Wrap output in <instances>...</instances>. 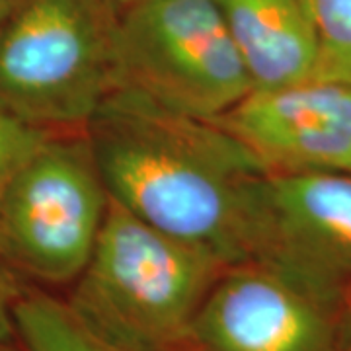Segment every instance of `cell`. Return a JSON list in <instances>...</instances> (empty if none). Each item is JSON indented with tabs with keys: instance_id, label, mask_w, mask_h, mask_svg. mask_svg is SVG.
Listing matches in <instances>:
<instances>
[{
	"instance_id": "52a82bcc",
	"label": "cell",
	"mask_w": 351,
	"mask_h": 351,
	"mask_svg": "<svg viewBox=\"0 0 351 351\" xmlns=\"http://www.w3.org/2000/svg\"><path fill=\"white\" fill-rule=\"evenodd\" d=\"M343 302L262 263L230 265L193 320L199 351H338Z\"/></svg>"
},
{
	"instance_id": "9a60e30c",
	"label": "cell",
	"mask_w": 351,
	"mask_h": 351,
	"mask_svg": "<svg viewBox=\"0 0 351 351\" xmlns=\"http://www.w3.org/2000/svg\"><path fill=\"white\" fill-rule=\"evenodd\" d=\"M24 0H0V25L4 24L10 16L14 14V10L22 4Z\"/></svg>"
},
{
	"instance_id": "8992f818",
	"label": "cell",
	"mask_w": 351,
	"mask_h": 351,
	"mask_svg": "<svg viewBox=\"0 0 351 351\" xmlns=\"http://www.w3.org/2000/svg\"><path fill=\"white\" fill-rule=\"evenodd\" d=\"M248 262L334 301L351 293V172H267L252 211Z\"/></svg>"
},
{
	"instance_id": "4fadbf2b",
	"label": "cell",
	"mask_w": 351,
	"mask_h": 351,
	"mask_svg": "<svg viewBox=\"0 0 351 351\" xmlns=\"http://www.w3.org/2000/svg\"><path fill=\"white\" fill-rule=\"evenodd\" d=\"M22 295V289L14 281L10 267L0 262V343H8L16 336L14 304Z\"/></svg>"
},
{
	"instance_id": "3957f363",
	"label": "cell",
	"mask_w": 351,
	"mask_h": 351,
	"mask_svg": "<svg viewBox=\"0 0 351 351\" xmlns=\"http://www.w3.org/2000/svg\"><path fill=\"white\" fill-rule=\"evenodd\" d=\"M110 0H24L0 25V104L49 133H82L115 88Z\"/></svg>"
},
{
	"instance_id": "5b68a950",
	"label": "cell",
	"mask_w": 351,
	"mask_h": 351,
	"mask_svg": "<svg viewBox=\"0 0 351 351\" xmlns=\"http://www.w3.org/2000/svg\"><path fill=\"white\" fill-rule=\"evenodd\" d=\"M108 209L110 191L86 131L55 133L0 203V262L43 283H75Z\"/></svg>"
},
{
	"instance_id": "2e32d148",
	"label": "cell",
	"mask_w": 351,
	"mask_h": 351,
	"mask_svg": "<svg viewBox=\"0 0 351 351\" xmlns=\"http://www.w3.org/2000/svg\"><path fill=\"white\" fill-rule=\"evenodd\" d=\"M110 2H112V4H113V8H115V10L119 12V10H121L123 6H127V4H131L133 0H110Z\"/></svg>"
},
{
	"instance_id": "7c38bea8",
	"label": "cell",
	"mask_w": 351,
	"mask_h": 351,
	"mask_svg": "<svg viewBox=\"0 0 351 351\" xmlns=\"http://www.w3.org/2000/svg\"><path fill=\"white\" fill-rule=\"evenodd\" d=\"M55 133L32 125L0 104V203L16 176Z\"/></svg>"
},
{
	"instance_id": "7a4b0ae2",
	"label": "cell",
	"mask_w": 351,
	"mask_h": 351,
	"mask_svg": "<svg viewBox=\"0 0 351 351\" xmlns=\"http://www.w3.org/2000/svg\"><path fill=\"white\" fill-rule=\"evenodd\" d=\"M228 265L145 223L110 197L98 242L69 306L121 351H176Z\"/></svg>"
},
{
	"instance_id": "ba28073f",
	"label": "cell",
	"mask_w": 351,
	"mask_h": 351,
	"mask_svg": "<svg viewBox=\"0 0 351 351\" xmlns=\"http://www.w3.org/2000/svg\"><path fill=\"white\" fill-rule=\"evenodd\" d=\"M256 88L318 76L320 53L304 0H217Z\"/></svg>"
},
{
	"instance_id": "5bb4252c",
	"label": "cell",
	"mask_w": 351,
	"mask_h": 351,
	"mask_svg": "<svg viewBox=\"0 0 351 351\" xmlns=\"http://www.w3.org/2000/svg\"><path fill=\"white\" fill-rule=\"evenodd\" d=\"M338 351H351V293L339 308Z\"/></svg>"
},
{
	"instance_id": "9c48e42d",
	"label": "cell",
	"mask_w": 351,
	"mask_h": 351,
	"mask_svg": "<svg viewBox=\"0 0 351 351\" xmlns=\"http://www.w3.org/2000/svg\"><path fill=\"white\" fill-rule=\"evenodd\" d=\"M215 121L237 137L262 131L316 129L351 133V84L308 78L285 86L256 88Z\"/></svg>"
},
{
	"instance_id": "8fae6325",
	"label": "cell",
	"mask_w": 351,
	"mask_h": 351,
	"mask_svg": "<svg viewBox=\"0 0 351 351\" xmlns=\"http://www.w3.org/2000/svg\"><path fill=\"white\" fill-rule=\"evenodd\" d=\"M311 12L320 64L316 78L351 84V0H304Z\"/></svg>"
},
{
	"instance_id": "d6986e66",
	"label": "cell",
	"mask_w": 351,
	"mask_h": 351,
	"mask_svg": "<svg viewBox=\"0 0 351 351\" xmlns=\"http://www.w3.org/2000/svg\"><path fill=\"white\" fill-rule=\"evenodd\" d=\"M348 172H351V164H350V168H348Z\"/></svg>"
},
{
	"instance_id": "ac0fdd59",
	"label": "cell",
	"mask_w": 351,
	"mask_h": 351,
	"mask_svg": "<svg viewBox=\"0 0 351 351\" xmlns=\"http://www.w3.org/2000/svg\"><path fill=\"white\" fill-rule=\"evenodd\" d=\"M176 351H199V350H197V348H193L191 343H184L182 348H178Z\"/></svg>"
},
{
	"instance_id": "e0dca14e",
	"label": "cell",
	"mask_w": 351,
	"mask_h": 351,
	"mask_svg": "<svg viewBox=\"0 0 351 351\" xmlns=\"http://www.w3.org/2000/svg\"><path fill=\"white\" fill-rule=\"evenodd\" d=\"M0 351H24V350L14 348V346H10V341H8V343H0Z\"/></svg>"
},
{
	"instance_id": "277c9868",
	"label": "cell",
	"mask_w": 351,
	"mask_h": 351,
	"mask_svg": "<svg viewBox=\"0 0 351 351\" xmlns=\"http://www.w3.org/2000/svg\"><path fill=\"white\" fill-rule=\"evenodd\" d=\"M115 88L215 121L244 100L252 78L217 0H133L117 12Z\"/></svg>"
},
{
	"instance_id": "30bf717a",
	"label": "cell",
	"mask_w": 351,
	"mask_h": 351,
	"mask_svg": "<svg viewBox=\"0 0 351 351\" xmlns=\"http://www.w3.org/2000/svg\"><path fill=\"white\" fill-rule=\"evenodd\" d=\"M14 326L24 351H121L94 334L69 302L39 291H22Z\"/></svg>"
},
{
	"instance_id": "6da1fadb",
	"label": "cell",
	"mask_w": 351,
	"mask_h": 351,
	"mask_svg": "<svg viewBox=\"0 0 351 351\" xmlns=\"http://www.w3.org/2000/svg\"><path fill=\"white\" fill-rule=\"evenodd\" d=\"M86 133L113 201L228 267L248 262L267 170L230 131L117 88Z\"/></svg>"
}]
</instances>
